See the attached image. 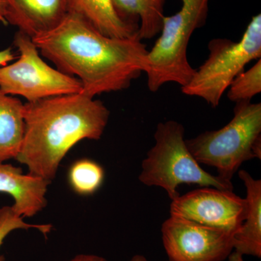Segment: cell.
<instances>
[{
  "mask_svg": "<svg viewBox=\"0 0 261 261\" xmlns=\"http://www.w3.org/2000/svg\"><path fill=\"white\" fill-rule=\"evenodd\" d=\"M32 40L57 69L80 81L81 93L89 97L128 89L147 69L148 50L140 38L107 37L74 13Z\"/></svg>",
  "mask_w": 261,
  "mask_h": 261,
  "instance_id": "6da1fadb",
  "label": "cell"
},
{
  "mask_svg": "<svg viewBox=\"0 0 261 261\" xmlns=\"http://www.w3.org/2000/svg\"><path fill=\"white\" fill-rule=\"evenodd\" d=\"M109 117L102 101L82 93L27 102L23 142L15 160L27 166L29 174L51 182L73 146L100 140Z\"/></svg>",
  "mask_w": 261,
  "mask_h": 261,
  "instance_id": "7a4b0ae2",
  "label": "cell"
},
{
  "mask_svg": "<svg viewBox=\"0 0 261 261\" xmlns=\"http://www.w3.org/2000/svg\"><path fill=\"white\" fill-rule=\"evenodd\" d=\"M235 104L232 119L226 126L185 140L197 162L216 168L217 176L228 181L244 162L261 159V104Z\"/></svg>",
  "mask_w": 261,
  "mask_h": 261,
  "instance_id": "3957f363",
  "label": "cell"
},
{
  "mask_svg": "<svg viewBox=\"0 0 261 261\" xmlns=\"http://www.w3.org/2000/svg\"><path fill=\"white\" fill-rule=\"evenodd\" d=\"M185 127L179 122L158 124L154 145L142 162L139 180L147 187H161L171 200L179 196L181 184H195L233 191L231 181L206 172L187 148Z\"/></svg>",
  "mask_w": 261,
  "mask_h": 261,
  "instance_id": "277c9868",
  "label": "cell"
},
{
  "mask_svg": "<svg viewBox=\"0 0 261 261\" xmlns=\"http://www.w3.org/2000/svg\"><path fill=\"white\" fill-rule=\"evenodd\" d=\"M177 13L165 15L160 37L147 55V87L152 92L164 84L186 85L195 69L188 61L187 48L193 33L205 25L209 0H181Z\"/></svg>",
  "mask_w": 261,
  "mask_h": 261,
  "instance_id": "5b68a950",
  "label": "cell"
},
{
  "mask_svg": "<svg viewBox=\"0 0 261 261\" xmlns=\"http://www.w3.org/2000/svg\"><path fill=\"white\" fill-rule=\"evenodd\" d=\"M209 55L195 69L191 80L181 87L182 93L201 98L211 107L219 106L233 80L248 63L261 59V15L252 17L238 42L228 39H211Z\"/></svg>",
  "mask_w": 261,
  "mask_h": 261,
  "instance_id": "8992f818",
  "label": "cell"
},
{
  "mask_svg": "<svg viewBox=\"0 0 261 261\" xmlns=\"http://www.w3.org/2000/svg\"><path fill=\"white\" fill-rule=\"evenodd\" d=\"M18 60L0 67V90L20 96L28 102L66 94L81 93L82 84L43 61L32 38L18 31L14 37Z\"/></svg>",
  "mask_w": 261,
  "mask_h": 261,
  "instance_id": "52a82bcc",
  "label": "cell"
},
{
  "mask_svg": "<svg viewBox=\"0 0 261 261\" xmlns=\"http://www.w3.org/2000/svg\"><path fill=\"white\" fill-rule=\"evenodd\" d=\"M168 261H223L233 251V232L171 216L161 226Z\"/></svg>",
  "mask_w": 261,
  "mask_h": 261,
  "instance_id": "ba28073f",
  "label": "cell"
},
{
  "mask_svg": "<svg viewBox=\"0 0 261 261\" xmlns=\"http://www.w3.org/2000/svg\"><path fill=\"white\" fill-rule=\"evenodd\" d=\"M247 212L246 198L230 190L205 187L171 200V216L234 233Z\"/></svg>",
  "mask_w": 261,
  "mask_h": 261,
  "instance_id": "9c48e42d",
  "label": "cell"
},
{
  "mask_svg": "<svg viewBox=\"0 0 261 261\" xmlns=\"http://www.w3.org/2000/svg\"><path fill=\"white\" fill-rule=\"evenodd\" d=\"M8 24L33 38L56 28L69 13L68 0H5Z\"/></svg>",
  "mask_w": 261,
  "mask_h": 261,
  "instance_id": "30bf717a",
  "label": "cell"
},
{
  "mask_svg": "<svg viewBox=\"0 0 261 261\" xmlns=\"http://www.w3.org/2000/svg\"><path fill=\"white\" fill-rule=\"evenodd\" d=\"M51 182L32 175L23 174L21 168L0 163V192L14 200L13 211L23 218H32L47 205L46 198Z\"/></svg>",
  "mask_w": 261,
  "mask_h": 261,
  "instance_id": "8fae6325",
  "label": "cell"
},
{
  "mask_svg": "<svg viewBox=\"0 0 261 261\" xmlns=\"http://www.w3.org/2000/svg\"><path fill=\"white\" fill-rule=\"evenodd\" d=\"M239 177L246 188L247 212L245 221L233 235V250L243 255L261 257V181L245 170Z\"/></svg>",
  "mask_w": 261,
  "mask_h": 261,
  "instance_id": "7c38bea8",
  "label": "cell"
},
{
  "mask_svg": "<svg viewBox=\"0 0 261 261\" xmlns=\"http://www.w3.org/2000/svg\"><path fill=\"white\" fill-rule=\"evenodd\" d=\"M68 1L69 13L80 15L101 34L121 39L140 38V25L123 20L115 9L113 0Z\"/></svg>",
  "mask_w": 261,
  "mask_h": 261,
  "instance_id": "4fadbf2b",
  "label": "cell"
},
{
  "mask_svg": "<svg viewBox=\"0 0 261 261\" xmlns=\"http://www.w3.org/2000/svg\"><path fill=\"white\" fill-rule=\"evenodd\" d=\"M23 134V103L0 90V163L16 159Z\"/></svg>",
  "mask_w": 261,
  "mask_h": 261,
  "instance_id": "5bb4252c",
  "label": "cell"
},
{
  "mask_svg": "<svg viewBox=\"0 0 261 261\" xmlns=\"http://www.w3.org/2000/svg\"><path fill=\"white\" fill-rule=\"evenodd\" d=\"M167 0H113L117 13L123 20L138 24L141 40L151 39L162 29Z\"/></svg>",
  "mask_w": 261,
  "mask_h": 261,
  "instance_id": "9a60e30c",
  "label": "cell"
},
{
  "mask_svg": "<svg viewBox=\"0 0 261 261\" xmlns=\"http://www.w3.org/2000/svg\"><path fill=\"white\" fill-rule=\"evenodd\" d=\"M104 177L102 166L89 159L75 161L68 171L70 187L80 195H91L97 192L102 186Z\"/></svg>",
  "mask_w": 261,
  "mask_h": 261,
  "instance_id": "2e32d148",
  "label": "cell"
},
{
  "mask_svg": "<svg viewBox=\"0 0 261 261\" xmlns=\"http://www.w3.org/2000/svg\"><path fill=\"white\" fill-rule=\"evenodd\" d=\"M227 97L235 103L250 102L261 92V59L247 71L244 70L228 87Z\"/></svg>",
  "mask_w": 261,
  "mask_h": 261,
  "instance_id": "e0dca14e",
  "label": "cell"
},
{
  "mask_svg": "<svg viewBox=\"0 0 261 261\" xmlns=\"http://www.w3.org/2000/svg\"><path fill=\"white\" fill-rule=\"evenodd\" d=\"M23 217L15 214L11 206H5L0 209V247L4 240L12 231L17 229L35 228L44 236L50 232L53 226L50 224H32L24 222Z\"/></svg>",
  "mask_w": 261,
  "mask_h": 261,
  "instance_id": "ac0fdd59",
  "label": "cell"
},
{
  "mask_svg": "<svg viewBox=\"0 0 261 261\" xmlns=\"http://www.w3.org/2000/svg\"><path fill=\"white\" fill-rule=\"evenodd\" d=\"M16 58L15 53H13L11 47L7 48L0 51V67L4 66L8 64L13 61H14Z\"/></svg>",
  "mask_w": 261,
  "mask_h": 261,
  "instance_id": "d6986e66",
  "label": "cell"
},
{
  "mask_svg": "<svg viewBox=\"0 0 261 261\" xmlns=\"http://www.w3.org/2000/svg\"><path fill=\"white\" fill-rule=\"evenodd\" d=\"M67 261H108L105 257L91 254H80Z\"/></svg>",
  "mask_w": 261,
  "mask_h": 261,
  "instance_id": "ffe728a7",
  "label": "cell"
},
{
  "mask_svg": "<svg viewBox=\"0 0 261 261\" xmlns=\"http://www.w3.org/2000/svg\"><path fill=\"white\" fill-rule=\"evenodd\" d=\"M0 23L8 25L6 20V3L5 0H0Z\"/></svg>",
  "mask_w": 261,
  "mask_h": 261,
  "instance_id": "44dd1931",
  "label": "cell"
},
{
  "mask_svg": "<svg viewBox=\"0 0 261 261\" xmlns=\"http://www.w3.org/2000/svg\"><path fill=\"white\" fill-rule=\"evenodd\" d=\"M227 258L228 261H245L243 259V255L237 251L231 252Z\"/></svg>",
  "mask_w": 261,
  "mask_h": 261,
  "instance_id": "7402d4cb",
  "label": "cell"
},
{
  "mask_svg": "<svg viewBox=\"0 0 261 261\" xmlns=\"http://www.w3.org/2000/svg\"><path fill=\"white\" fill-rule=\"evenodd\" d=\"M129 261H148L144 255H135L132 257Z\"/></svg>",
  "mask_w": 261,
  "mask_h": 261,
  "instance_id": "603a6c76",
  "label": "cell"
}]
</instances>
